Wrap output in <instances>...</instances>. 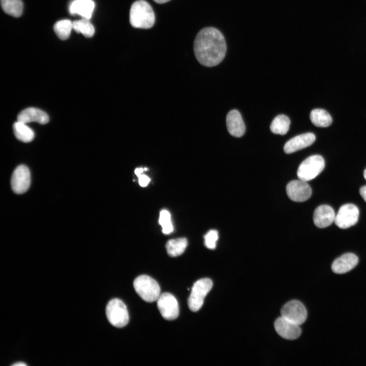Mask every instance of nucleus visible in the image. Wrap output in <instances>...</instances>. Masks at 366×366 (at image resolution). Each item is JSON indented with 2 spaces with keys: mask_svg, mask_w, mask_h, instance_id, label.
Returning <instances> with one entry per match:
<instances>
[{
  "mask_svg": "<svg viewBox=\"0 0 366 366\" xmlns=\"http://www.w3.org/2000/svg\"><path fill=\"white\" fill-rule=\"evenodd\" d=\"M359 193L366 202V186L361 187L359 189Z\"/></svg>",
  "mask_w": 366,
  "mask_h": 366,
  "instance_id": "nucleus-29",
  "label": "nucleus"
},
{
  "mask_svg": "<svg viewBox=\"0 0 366 366\" xmlns=\"http://www.w3.org/2000/svg\"><path fill=\"white\" fill-rule=\"evenodd\" d=\"M325 162L320 155H312L305 159L299 166L297 175L300 180L308 181L318 176L323 170Z\"/></svg>",
  "mask_w": 366,
  "mask_h": 366,
  "instance_id": "nucleus-5",
  "label": "nucleus"
},
{
  "mask_svg": "<svg viewBox=\"0 0 366 366\" xmlns=\"http://www.w3.org/2000/svg\"><path fill=\"white\" fill-rule=\"evenodd\" d=\"M73 28L77 33H81L86 37H91L95 33L94 26L88 19L85 18L73 21Z\"/></svg>",
  "mask_w": 366,
  "mask_h": 366,
  "instance_id": "nucleus-25",
  "label": "nucleus"
},
{
  "mask_svg": "<svg viewBox=\"0 0 366 366\" xmlns=\"http://www.w3.org/2000/svg\"><path fill=\"white\" fill-rule=\"evenodd\" d=\"M53 28L59 39L66 40L69 37L73 28V22L68 19L59 20L55 23Z\"/></svg>",
  "mask_w": 366,
  "mask_h": 366,
  "instance_id": "nucleus-24",
  "label": "nucleus"
},
{
  "mask_svg": "<svg viewBox=\"0 0 366 366\" xmlns=\"http://www.w3.org/2000/svg\"><path fill=\"white\" fill-rule=\"evenodd\" d=\"M286 193L291 200L303 202L311 197L312 189L307 181L300 179L294 180L287 184Z\"/></svg>",
  "mask_w": 366,
  "mask_h": 366,
  "instance_id": "nucleus-11",
  "label": "nucleus"
},
{
  "mask_svg": "<svg viewBox=\"0 0 366 366\" xmlns=\"http://www.w3.org/2000/svg\"><path fill=\"white\" fill-rule=\"evenodd\" d=\"M274 328L280 336L288 340L297 339L301 332L299 325L282 316L276 320Z\"/></svg>",
  "mask_w": 366,
  "mask_h": 366,
  "instance_id": "nucleus-12",
  "label": "nucleus"
},
{
  "mask_svg": "<svg viewBox=\"0 0 366 366\" xmlns=\"http://www.w3.org/2000/svg\"><path fill=\"white\" fill-rule=\"evenodd\" d=\"M94 8L95 4L92 0H75L70 5L69 11L72 14H78L89 19Z\"/></svg>",
  "mask_w": 366,
  "mask_h": 366,
  "instance_id": "nucleus-18",
  "label": "nucleus"
},
{
  "mask_svg": "<svg viewBox=\"0 0 366 366\" xmlns=\"http://www.w3.org/2000/svg\"><path fill=\"white\" fill-rule=\"evenodd\" d=\"M290 121L288 116L284 114L277 116L272 121L270 129L275 134L285 135L289 129Z\"/></svg>",
  "mask_w": 366,
  "mask_h": 366,
  "instance_id": "nucleus-22",
  "label": "nucleus"
},
{
  "mask_svg": "<svg viewBox=\"0 0 366 366\" xmlns=\"http://www.w3.org/2000/svg\"><path fill=\"white\" fill-rule=\"evenodd\" d=\"M133 286L137 294L146 302L155 301L160 295L159 285L148 276L141 275L136 278Z\"/></svg>",
  "mask_w": 366,
  "mask_h": 366,
  "instance_id": "nucleus-3",
  "label": "nucleus"
},
{
  "mask_svg": "<svg viewBox=\"0 0 366 366\" xmlns=\"http://www.w3.org/2000/svg\"><path fill=\"white\" fill-rule=\"evenodd\" d=\"M12 365H14V366H26V364L25 363H24V362H17V363H15L12 364Z\"/></svg>",
  "mask_w": 366,
  "mask_h": 366,
  "instance_id": "nucleus-32",
  "label": "nucleus"
},
{
  "mask_svg": "<svg viewBox=\"0 0 366 366\" xmlns=\"http://www.w3.org/2000/svg\"><path fill=\"white\" fill-rule=\"evenodd\" d=\"M159 223L162 227L163 233L168 234L172 232L173 227L171 221V215L169 212L165 209L161 211Z\"/></svg>",
  "mask_w": 366,
  "mask_h": 366,
  "instance_id": "nucleus-26",
  "label": "nucleus"
},
{
  "mask_svg": "<svg viewBox=\"0 0 366 366\" xmlns=\"http://www.w3.org/2000/svg\"><path fill=\"white\" fill-rule=\"evenodd\" d=\"M313 125L318 127H327L332 123L330 115L322 109H315L312 110L310 115Z\"/></svg>",
  "mask_w": 366,
  "mask_h": 366,
  "instance_id": "nucleus-20",
  "label": "nucleus"
},
{
  "mask_svg": "<svg viewBox=\"0 0 366 366\" xmlns=\"http://www.w3.org/2000/svg\"><path fill=\"white\" fill-rule=\"evenodd\" d=\"M363 176L364 179L366 180V169L364 170L363 172Z\"/></svg>",
  "mask_w": 366,
  "mask_h": 366,
  "instance_id": "nucleus-33",
  "label": "nucleus"
},
{
  "mask_svg": "<svg viewBox=\"0 0 366 366\" xmlns=\"http://www.w3.org/2000/svg\"><path fill=\"white\" fill-rule=\"evenodd\" d=\"M358 262V258L356 255L351 253H346L333 262L331 269L336 273H344L354 268Z\"/></svg>",
  "mask_w": 366,
  "mask_h": 366,
  "instance_id": "nucleus-16",
  "label": "nucleus"
},
{
  "mask_svg": "<svg viewBox=\"0 0 366 366\" xmlns=\"http://www.w3.org/2000/svg\"><path fill=\"white\" fill-rule=\"evenodd\" d=\"M17 120L25 124L35 121L40 124H45L49 121V116L42 110L29 107L23 110L19 113Z\"/></svg>",
  "mask_w": 366,
  "mask_h": 366,
  "instance_id": "nucleus-17",
  "label": "nucleus"
},
{
  "mask_svg": "<svg viewBox=\"0 0 366 366\" xmlns=\"http://www.w3.org/2000/svg\"><path fill=\"white\" fill-rule=\"evenodd\" d=\"M13 128L14 135L19 140L29 142L34 139V132L25 123L17 120L13 124Z\"/></svg>",
  "mask_w": 366,
  "mask_h": 366,
  "instance_id": "nucleus-19",
  "label": "nucleus"
},
{
  "mask_svg": "<svg viewBox=\"0 0 366 366\" xmlns=\"http://www.w3.org/2000/svg\"><path fill=\"white\" fill-rule=\"evenodd\" d=\"M138 178L139 184L142 187H146L150 181V178L145 174H141Z\"/></svg>",
  "mask_w": 366,
  "mask_h": 366,
  "instance_id": "nucleus-28",
  "label": "nucleus"
},
{
  "mask_svg": "<svg viewBox=\"0 0 366 366\" xmlns=\"http://www.w3.org/2000/svg\"><path fill=\"white\" fill-rule=\"evenodd\" d=\"M212 285V281L208 278L200 279L194 284L188 300V307L191 311L197 312L200 309Z\"/></svg>",
  "mask_w": 366,
  "mask_h": 366,
  "instance_id": "nucleus-6",
  "label": "nucleus"
},
{
  "mask_svg": "<svg viewBox=\"0 0 366 366\" xmlns=\"http://www.w3.org/2000/svg\"><path fill=\"white\" fill-rule=\"evenodd\" d=\"M205 246L209 249H214L216 247L217 241L219 238L218 232L216 230L208 231L204 235Z\"/></svg>",
  "mask_w": 366,
  "mask_h": 366,
  "instance_id": "nucleus-27",
  "label": "nucleus"
},
{
  "mask_svg": "<svg viewBox=\"0 0 366 366\" xmlns=\"http://www.w3.org/2000/svg\"><path fill=\"white\" fill-rule=\"evenodd\" d=\"M316 137L312 133H306L297 135L288 141L284 146L286 154H291L312 145Z\"/></svg>",
  "mask_w": 366,
  "mask_h": 366,
  "instance_id": "nucleus-13",
  "label": "nucleus"
},
{
  "mask_svg": "<svg viewBox=\"0 0 366 366\" xmlns=\"http://www.w3.org/2000/svg\"><path fill=\"white\" fill-rule=\"evenodd\" d=\"M157 307L162 316L167 320H173L179 315V307L175 297L171 294L165 292L157 300Z\"/></svg>",
  "mask_w": 366,
  "mask_h": 366,
  "instance_id": "nucleus-9",
  "label": "nucleus"
},
{
  "mask_svg": "<svg viewBox=\"0 0 366 366\" xmlns=\"http://www.w3.org/2000/svg\"><path fill=\"white\" fill-rule=\"evenodd\" d=\"M194 55L202 65L212 67L224 58L227 46L224 37L217 28L207 27L197 34L193 44Z\"/></svg>",
  "mask_w": 366,
  "mask_h": 366,
  "instance_id": "nucleus-1",
  "label": "nucleus"
},
{
  "mask_svg": "<svg viewBox=\"0 0 366 366\" xmlns=\"http://www.w3.org/2000/svg\"><path fill=\"white\" fill-rule=\"evenodd\" d=\"M281 316L300 325L307 318V311L304 305L296 300L286 303L281 309Z\"/></svg>",
  "mask_w": 366,
  "mask_h": 366,
  "instance_id": "nucleus-10",
  "label": "nucleus"
},
{
  "mask_svg": "<svg viewBox=\"0 0 366 366\" xmlns=\"http://www.w3.org/2000/svg\"><path fill=\"white\" fill-rule=\"evenodd\" d=\"M1 6L4 11L14 17L21 15L23 11V3L21 0H1Z\"/></svg>",
  "mask_w": 366,
  "mask_h": 366,
  "instance_id": "nucleus-23",
  "label": "nucleus"
},
{
  "mask_svg": "<svg viewBox=\"0 0 366 366\" xmlns=\"http://www.w3.org/2000/svg\"><path fill=\"white\" fill-rule=\"evenodd\" d=\"M31 182L30 172L25 165L17 166L14 170L11 179V186L13 191L17 194L26 192Z\"/></svg>",
  "mask_w": 366,
  "mask_h": 366,
  "instance_id": "nucleus-7",
  "label": "nucleus"
},
{
  "mask_svg": "<svg viewBox=\"0 0 366 366\" xmlns=\"http://www.w3.org/2000/svg\"><path fill=\"white\" fill-rule=\"evenodd\" d=\"M144 170V169L142 168H137L135 170V173L138 177L142 174Z\"/></svg>",
  "mask_w": 366,
  "mask_h": 366,
  "instance_id": "nucleus-30",
  "label": "nucleus"
},
{
  "mask_svg": "<svg viewBox=\"0 0 366 366\" xmlns=\"http://www.w3.org/2000/svg\"><path fill=\"white\" fill-rule=\"evenodd\" d=\"M129 20L131 25L138 28L148 29L155 22V15L149 4L144 0H138L131 5Z\"/></svg>",
  "mask_w": 366,
  "mask_h": 366,
  "instance_id": "nucleus-2",
  "label": "nucleus"
},
{
  "mask_svg": "<svg viewBox=\"0 0 366 366\" xmlns=\"http://www.w3.org/2000/svg\"><path fill=\"white\" fill-rule=\"evenodd\" d=\"M335 217L334 211L331 206L321 205L315 210L313 221L316 227L323 228L330 225L334 221Z\"/></svg>",
  "mask_w": 366,
  "mask_h": 366,
  "instance_id": "nucleus-14",
  "label": "nucleus"
},
{
  "mask_svg": "<svg viewBox=\"0 0 366 366\" xmlns=\"http://www.w3.org/2000/svg\"><path fill=\"white\" fill-rule=\"evenodd\" d=\"M187 246V238L181 237L168 240L166 243V248L169 256L176 257L184 252Z\"/></svg>",
  "mask_w": 366,
  "mask_h": 366,
  "instance_id": "nucleus-21",
  "label": "nucleus"
},
{
  "mask_svg": "<svg viewBox=\"0 0 366 366\" xmlns=\"http://www.w3.org/2000/svg\"><path fill=\"white\" fill-rule=\"evenodd\" d=\"M155 2L158 4H164L168 2L170 0H153Z\"/></svg>",
  "mask_w": 366,
  "mask_h": 366,
  "instance_id": "nucleus-31",
  "label": "nucleus"
},
{
  "mask_svg": "<svg viewBox=\"0 0 366 366\" xmlns=\"http://www.w3.org/2000/svg\"><path fill=\"white\" fill-rule=\"evenodd\" d=\"M106 314L110 323L118 328L125 326L129 322V317L125 304L120 299L114 298L107 304Z\"/></svg>",
  "mask_w": 366,
  "mask_h": 366,
  "instance_id": "nucleus-4",
  "label": "nucleus"
},
{
  "mask_svg": "<svg viewBox=\"0 0 366 366\" xmlns=\"http://www.w3.org/2000/svg\"><path fill=\"white\" fill-rule=\"evenodd\" d=\"M358 218V207L353 204L347 203L340 208L334 222L340 228L346 229L354 225Z\"/></svg>",
  "mask_w": 366,
  "mask_h": 366,
  "instance_id": "nucleus-8",
  "label": "nucleus"
},
{
  "mask_svg": "<svg viewBox=\"0 0 366 366\" xmlns=\"http://www.w3.org/2000/svg\"><path fill=\"white\" fill-rule=\"evenodd\" d=\"M226 125L228 132L234 137H240L245 133V125L240 113L237 110H232L227 114Z\"/></svg>",
  "mask_w": 366,
  "mask_h": 366,
  "instance_id": "nucleus-15",
  "label": "nucleus"
}]
</instances>
